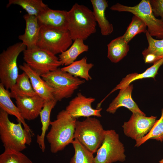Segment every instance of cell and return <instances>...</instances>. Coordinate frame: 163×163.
<instances>
[{"label": "cell", "instance_id": "1", "mask_svg": "<svg viewBox=\"0 0 163 163\" xmlns=\"http://www.w3.org/2000/svg\"><path fill=\"white\" fill-rule=\"evenodd\" d=\"M76 119L65 110L57 115L56 119L51 121L50 129L46 135L51 152L56 153L63 150L74 139Z\"/></svg>", "mask_w": 163, "mask_h": 163}, {"label": "cell", "instance_id": "2", "mask_svg": "<svg viewBox=\"0 0 163 163\" xmlns=\"http://www.w3.org/2000/svg\"><path fill=\"white\" fill-rule=\"evenodd\" d=\"M22 123L11 122L8 114L0 109V138L5 150L10 149L21 152L30 145L33 134L23 128Z\"/></svg>", "mask_w": 163, "mask_h": 163}, {"label": "cell", "instance_id": "3", "mask_svg": "<svg viewBox=\"0 0 163 163\" xmlns=\"http://www.w3.org/2000/svg\"><path fill=\"white\" fill-rule=\"evenodd\" d=\"M68 27L73 40H85L96 32L97 22L93 11L83 5L75 3L67 11Z\"/></svg>", "mask_w": 163, "mask_h": 163}, {"label": "cell", "instance_id": "4", "mask_svg": "<svg viewBox=\"0 0 163 163\" xmlns=\"http://www.w3.org/2000/svg\"><path fill=\"white\" fill-rule=\"evenodd\" d=\"M105 131L98 119L87 117L82 121H77L74 139L94 154L101 146Z\"/></svg>", "mask_w": 163, "mask_h": 163}, {"label": "cell", "instance_id": "5", "mask_svg": "<svg viewBox=\"0 0 163 163\" xmlns=\"http://www.w3.org/2000/svg\"><path fill=\"white\" fill-rule=\"evenodd\" d=\"M52 89L54 99L57 101L71 97L85 80L75 77L61 68L41 76Z\"/></svg>", "mask_w": 163, "mask_h": 163}, {"label": "cell", "instance_id": "6", "mask_svg": "<svg viewBox=\"0 0 163 163\" xmlns=\"http://www.w3.org/2000/svg\"><path fill=\"white\" fill-rule=\"evenodd\" d=\"M112 11L131 13L140 18L146 24L151 36L163 39V21L156 18L149 0H142L137 5L128 6L117 3L110 8Z\"/></svg>", "mask_w": 163, "mask_h": 163}, {"label": "cell", "instance_id": "7", "mask_svg": "<svg viewBox=\"0 0 163 163\" xmlns=\"http://www.w3.org/2000/svg\"><path fill=\"white\" fill-rule=\"evenodd\" d=\"M27 48L22 43L8 47L0 54V83L9 90L14 85L19 75L17 59Z\"/></svg>", "mask_w": 163, "mask_h": 163}, {"label": "cell", "instance_id": "8", "mask_svg": "<svg viewBox=\"0 0 163 163\" xmlns=\"http://www.w3.org/2000/svg\"><path fill=\"white\" fill-rule=\"evenodd\" d=\"M72 41L68 30L41 26L37 46L56 55L67 50Z\"/></svg>", "mask_w": 163, "mask_h": 163}, {"label": "cell", "instance_id": "9", "mask_svg": "<svg viewBox=\"0 0 163 163\" xmlns=\"http://www.w3.org/2000/svg\"><path fill=\"white\" fill-rule=\"evenodd\" d=\"M23 53L25 63L41 76L56 70L62 65L56 55L37 46L26 48Z\"/></svg>", "mask_w": 163, "mask_h": 163}, {"label": "cell", "instance_id": "10", "mask_svg": "<svg viewBox=\"0 0 163 163\" xmlns=\"http://www.w3.org/2000/svg\"><path fill=\"white\" fill-rule=\"evenodd\" d=\"M94 159L95 163H113L126 160L124 146L114 130H105L104 139Z\"/></svg>", "mask_w": 163, "mask_h": 163}, {"label": "cell", "instance_id": "11", "mask_svg": "<svg viewBox=\"0 0 163 163\" xmlns=\"http://www.w3.org/2000/svg\"><path fill=\"white\" fill-rule=\"evenodd\" d=\"M157 117H149L139 113H132L129 120L122 126L125 135L135 140H139L145 136L151 130Z\"/></svg>", "mask_w": 163, "mask_h": 163}, {"label": "cell", "instance_id": "12", "mask_svg": "<svg viewBox=\"0 0 163 163\" xmlns=\"http://www.w3.org/2000/svg\"><path fill=\"white\" fill-rule=\"evenodd\" d=\"M95 101L94 98L87 97L79 92L69 101L65 110L72 117L76 119L80 117H101L102 108L95 109L92 107V104Z\"/></svg>", "mask_w": 163, "mask_h": 163}, {"label": "cell", "instance_id": "13", "mask_svg": "<svg viewBox=\"0 0 163 163\" xmlns=\"http://www.w3.org/2000/svg\"><path fill=\"white\" fill-rule=\"evenodd\" d=\"M16 106L24 120H34L40 115L45 100L37 94L18 97L15 98Z\"/></svg>", "mask_w": 163, "mask_h": 163}, {"label": "cell", "instance_id": "14", "mask_svg": "<svg viewBox=\"0 0 163 163\" xmlns=\"http://www.w3.org/2000/svg\"><path fill=\"white\" fill-rule=\"evenodd\" d=\"M133 89L132 84H130L120 90L117 97L110 104L106 111L110 113H114L121 107L127 108L132 113L145 114L139 108L132 97Z\"/></svg>", "mask_w": 163, "mask_h": 163}, {"label": "cell", "instance_id": "15", "mask_svg": "<svg viewBox=\"0 0 163 163\" xmlns=\"http://www.w3.org/2000/svg\"><path fill=\"white\" fill-rule=\"evenodd\" d=\"M67 11L48 7L38 17L40 26L62 30H68Z\"/></svg>", "mask_w": 163, "mask_h": 163}, {"label": "cell", "instance_id": "16", "mask_svg": "<svg viewBox=\"0 0 163 163\" xmlns=\"http://www.w3.org/2000/svg\"><path fill=\"white\" fill-rule=\"evenodd\" d=\"M20 69L28 76L36 94L45 101L55 99L52 89L41 76L25 63L19 66Z\"/></svg>", "mask_w": 163, "mask_h": 163}, {"label": "cell", "instance_id": "17", "mask_svg": "<svg viewBox=\"0 0 163 163\" xmlns=\"http://www.w3.org/2000/svg\"><path fill=\"white\" fill-rule=\"evenodd\" d=\"M26 26L24 33L18 39L27 47L30 49L37 46L41 27L37 17L28 14L23 16Z\"/></svg>", "mask_w": 163, "mask_h": 163}, {"label": "cell", "instance_id": "18", "mask_svg": "<svg viewBox=\"0 0 163 163\" xmlns=\"http://www.w3.org/2000/svg\"><path fill=\"white\" fill-rule=\"evenodd\" d=\"M94 16L98 24L101 34L110 35L113 31V25L107 19L105 11L108 7V2L106 0H91Z\"/></svg>", "mask_w": 163, "mask_h": 163}, {"label": "cell", "instance_id": "19", "mask_svg": "<svg viewBox=\"0 0 163 163\" xmlns=\"http://www.w3.org/2000/svg\"><path fill=\"white\" fill-rule=\"evenodd\" d=\"M10 92L8 90L0 83V107L8 114L14 116L18 121L23 125L24 128L30 132L33 135L34 133L30 127L26 123L25 120L22 117L19 110L11 99Z\"/></svg>", "mask_w": 163, "mask_h": 163}, {"label": "cell", "instance_id": "20", "mask_svg": "<svg viewBox=\"0 0 163 163\" xmlns=\"http://www.w3.org/2000/svg\"><path fill=\"white\" fill-rule=\"evenodd\" d=\"M163 64V58L157 61L150 67L141 73H137L129 74L123 78L120 83L114 88L110 93L106 97L114 91L121 89L130 84L133 82L139 79L147 78H152L155 79L160 66Z\"/></svg>", "mask_w": 163, "mask_h": 163}, {"label": "cell", "instance_id": "21", "mask_svg": "<svg viewBox=\"0 0 163 163\" xmlns=\"http://www.w3.org/2000/svg\"><path fill=\"white\" fill-rule=\"evenodd\" d=\"M145 34L148 46L142 51V54L145 63L153 64L163 58V39H154L147 30Z\"/></svg>", "mask_w": 163, "mask_h": 163}, {"label": "cell", "instance_id": "22", "mask_svg": "<svg viewBox=\"0 0 163 163\" xmlns=\"http://www.w3.org/2000/svg\"><path fill=\"white\" fill-rule=\"evenodd\" d=\"M57 102L55 99L45 101L43 107L40 113L42 124L41 132L40 135L38 134L37 136V142L43 152H44L46 149L45 137L46 132L50 125L51 113Z\"/></svg>", "mask_w": 163, "mask_h": 163}, {"label": "cell", "instance_id": "23", "mask_svg": "<svg viewBox=\"0 0 163 163\" xmlns=\"http://www.w3.org/2000/svg\"><path fill=\"white\" fill-rule=\"evenodd\" d=\"M107 57L113 63L121 60L128 53L129 46L122 36L111 40L107 45Z\"/></svg>", "mask_w": 163, "mask_h": 163}, {"label": "cell", "instance_id": "24", "mask_svg": "<svg viewBox=\"0 0 163 163\" xmlns=\"http://www.w3.org/2000/svg\"><path fill=\"white\" fill-rule=\"evenodd\" d=\"M11 98L31 96L37 94L34 91L30 78L25 72L19 74L14 85L11 88Z\"/></svg>", "mask_w": 163, "mask_h": 163}, {"label": "cell", "instance_id": "25", "mask_svg": "<svg viewBox=\"0 0 163 163\" xmlns=\"http://www.w3.org/2000/svg\"><path fill=\"white\" fill-rule=\"evenodd\" d=\"M74 41L67 50L59 55L62 66H67L71 64L75 61L79 55L88 50V46L84 43L83 40L77 39Z\"/></svg>", "mask_w": 163, "mask_h": 163}, {"label": "cell", "instance_id": "26", "mask_svg": "<svg viewBox=\"0 0 163 163\" xmlns=\"http://www.w3.org/2000/svg\"><path fill=\"white\" fill-rule=\"evenodd\" d=\"M93 66V63L87 62V58L85 56L61 69L75 77H79L88 81L92 79L89 71Z\"/></svg>", "mask_w": 163, "mask_h": 163}, {"label": "cell", "instance_id": "27", "mask_svg": "<svg viewBox=\"0 0 163 163\" xmlns=\"http://www.w3.org/2000/svg\"><path fill=\"white\" fill-rule=\"evenodd\" d=\"M12 5L20 6L28 14L37 17L48 7L42 0H9L7 7Z\"/></svg>", "mask_w": 163, "mask_h": 163}, {"label": "cell", "instance_id": "28", "mask_svg": "<svg viewBox=\"0 0 163 163\" xmlns=\"http://www.w3.org/2000/svg\"><path fill=\"white\" fill-rule=\"evenodd\" d=\"M72 144L74 149L75 153L69 163H95L93 154L78 141L74 139Z\"/></svg>", "mask_w": 163, "mask_h": 163}, {"label": "cell", "instance_id": "29", "mask_svg": "<svg viewBox=\"0 0 163 163\" xmlns=\"http://www.w3.org/2000/svg\"><path fill=\"white\" fill-rule=\"evenodd\" d=\"M152 139L161 142L163 141V107L161 110L160 119L156 120L151 130L145 136L136 141L135 146L138 147L149 139Z\"/></svg>", "mask_w": 163, "mask_h": 163}, {"label": "cell", "instance_id": "30", "mask_svg": "<svg viewBox=\"0 0 163 163\" xmlns=\"http://www.w3.org/2000/svg\"><path fill=\"white\" fill-rule=\"evenodd\" d=\"M145 23L139 18L134 15L126 31L122 36L124 40L128 43L136 35L143 33H145L147 30Z\"/></svg>", "mask_w": 163, "mask_h": 163}, {"label": "cell", "instance_id": "31", "mask_svg": "<svg viewBox=\"0 0 163 163\" xmlns=\"http://www.w3.org/2000/svg\"><path fill=\"white\" fill-rule=\"evenodd\" d=\"M0 163H33L21 152L6 149L0 155Z\"/></svg>", "mask_w": 163, "mask_h": 163}, {"label": "cell", "instance_id": "32", "mask_svg": "<svg viewBox=\"0 0 163 163\" xmlns=\"http://www.w3.org/2000/svg\"><path fill=\"white\" fill-rule=\"evenodd\" d=\"M155 16L160 17L163 21V0H149Z\"/></svg>", "mask_w": 163, "mask_h": 163}, {"label": "cell", "instance_id": "33", "mask_svg": "<svg viewBox=\"0 0 163 163\" xmlns=\"http://www.w3.org/2000/svg\"><path fill=\"white\" fill-rule=\"evenodd\" d=\"M158 163H163V159L160 160Z\"/></svg>", "mask_w": 163, "mask_h": 163}]
</instances>
